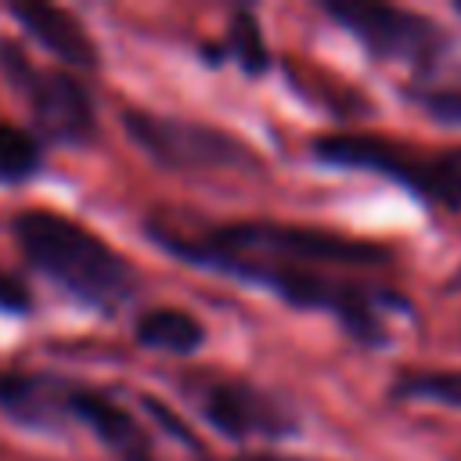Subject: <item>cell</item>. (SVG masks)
Instances as JSON below:
<instances>
[{
	"mask_svg": "<svg viewBox=\"0 0 461 461\" xmlns=\"http://www.w3.org/2000/svg\"><path fill=\"white\" fill-rule=\"evenodd\" d=\"M65 414L79 418L83 425H90V432L119 457V461H155L151 457V443L148 432L133 421L130 411H122L115 400H108L104 393L94 389H65L61 396Z\"/></svg>",
	"mask_w": 461,
	"mask_h": 461,
	"instance_id": "ba28073f",
	"label": "cell"
},
{
	"mask_svg": "<svg viewBox=\"0 0 461 461\" xmlns=\"http://www.w3.org/2000/svg\"><path fill=\"white\" fill-rule=\"evenodd\" d=\"M457 11H461V4H457Z\"/></svg>",
	"mask_w": 461,
	"mask_h": 461,
	"instance_id": "ac0fdd59",
	"label": "cell"
},
{
	"mask_svg": "<svg viewBox=\"0 0 461 461\" xmlns=\"http://www.w3.org/2000/svg\"><path fill=\"white\" fill-rule=\"evenodd\" d=\"M122 126L130 140L158 166L176 169V173H209V169H263L259 155L238 140L234 133L198 122V119H180V115H158V112H126Z\"/></svg>",
	"mask_w": 461,
	"mask_h": 461,
	"instance_id": "277c9868",
	"label": "cell"
},
{
	"mask_svg": "<svg viewBox=\"0 0 461 461\" xmlns=\"http://www.w3.org/2000/svg\"><path fill=\"white\" fill-rule=\"evenodd\" d=\"M61 393H54L50 382L32 378V375H0V411L25 421V425H54L61 407Z\"/></svg>",
	"mask_w": 461,
	"mask_h": 461,
	"instance_id": "8fae6325",
	"label": "cell"
},
{
	"mask_svg": "<svg viewBox=\"0 0 461 461\" xmlns=\"http://www.w3.org/2000/svg\"><path fill=\"white\" fill-rule=\"evenodd\" d=\"M238 461H313V457H285V454H245Z\"/></svg>",
	"mask_w": 461,
	"mask_h": 461,
	"instance_id": "e0dca14e",
	"label": "cell"
},
{
	"mask_svg": "<svg viewBox=\"0 0 461 461\" xmlns=\"http://www.w3.org/2000/svg\"><path fill=\"white\" fill-rule=\"evenodd\" d=\"M40 140L11 122H0V184H22L40 169Z\"/></svg>",
	"mask_w": 461,
	"mask_h": 461,
	"instance_id": "4fadbf2b",
	"label": "cell"
},
{
	"mask_svg": "<svg viewBox=\"0 0 461 461\" xmlns=\"http://www.w3.org/2000/svg\"><path fill=\"white\" fill-rule=\"evenodd\" d=\"M0 306H4V310H25V306H29V299H25V292H22L18 281L0 277Z\"/></svg>",
	"mask_w": 461,
	"mask_h": 461,
	"instance_id": "2e32d148",
	"label": "cell"
},
{
	"mask_svg": "<svg viewBox=\"0 0 461 461\" xmlns=\"http://www.w3.org/2000/svg\"><path fill=\"white\" fill-rule=\"evenodd\" d=\"M429 112H432L436 119H447V122H461V90L429 97Z\"/></svg>",
	"mask_w": 461,
	"mask_h": 461,
	"instance_id": "9a60e30c",
	"label": "cell"
},
{
	"mask_svg": "<svg viewBox=\"0 0 461 461\" xmlns=\"http://www.w3.org/2000/svg\"><path fill=\"white\" fill-rule=\"evenodd\" d=\"M11 14L22 22V29L43 43V50H50L54 58L79 65V68H94L97 65V47L86 36V29L61 7L54 4H11Z\"/></svg>",
	"mask_w": 461,
	"mask_h": 461,
	"instance_id": "9c48e42d",
	"label": "cell"
},
{
	"mask_svg": "<svg viewBox=\"0 0 461 461\" xmlns=\"http://www.w3.org/2000/svg\"><path fill=\"white\" fill-rule=\"evenodd\" d=\"M227 50H230V58L245 68V72H263L267 68V47H263V36H259V25L245 14V11H238L234 14V22H230V32H227Z\"/></svg>",
	"mask_w": 461,
	"mask_h": 461,
	"instance_id": "5bb4252c",
	"label": "cell"
},
{
	"mask_svg": "<svg viewBox=\"0 0 461 461\" xmlns=\"http://www.w3.org/2000/svg\"><path fill=\"white\" fill-rule=\"evenodd\" d=\"M396 400L461 407V371H407L393 385Z\"/></svg>",
	"mask_w": 461,
	"mask_h": 461,
	"instance_id": "7c38bea8",
	"label": "cell"
},
{
	"mask_svg": "<svg viewBox=\"0 0 461 461\" xmlns=\"http://www.w3.org/2000/svg\"><path fill=\"white\" fill-rule=\"evenodd\" d=\"M191 403L198 407V414L230 439H249V436H267V439H281L295 432V414L285 400H277L274 393L245 382V378H230V375H191L184 382Z\"/></svg>",
	"mask_w": 461,
	"mask_h": 461,
	"instance_id": "5b68a950",
	"label": "cell"
},
{
	"mask_svg": "<svg viewBox=\"0 0 461 461\" xmlns=\"http://www.w3.org/2000/svg\"><path fill=\"white\" fill-rule=\"evenodd\" d=\"M14 238L29 263L58 281L68 295L94 310H119L137 285L133 267L90 227L50 212L29 209L14 216Z\"/></svg>",
	"mask_w": 461,
	"mask_h": 461,
	"instance_id": "7a4b0ae2",
	"label": "cell"
},
{
	"mask_svg": "<svg viewBox=\"0 0 461 461\" xmlns=\"http://www.w3.org/2000/svg\"><path fill=\"white\" fill-rule=\"evenodd\" d=\"M313 155L342 169H364L385 176L425 202L461 209V148L418 151L371 133H328L313 140Z\"/></svg>",
	"mask_w": 461,
	"mask_h": 461,
	"instance_id": "3957f363",
	"label": "cell"
},
{
	"mask_svg": "<svg viewBox=\"0 0 461 461\" xmlns=\"http://www.w3.org/2000/svg\"><path fill=\"white\" fill-rule=\"evenodd\" d=\"M324 11L357 36L367 54L382 61H411V65H432L443 50V32L436 22L389 7V4H324Z\"/></svg>",
	"mask_w": 461,
	"mask_h": 461,
	"instance_id": "52a82bcc",
	"label": "cell"
},
{
	"mask_svg": "<svg viewBox=\"0 0 461 461\" xmlns=\"http://www.w3.org/2000/svg\"><path fill=\"white\" fill-rule=\"evenodd\" d=\"M133 339H137L144 349L187 357V353H198V349H202V342H205V324H202L198 317H191L187 310L155 306V310H148V313L137 317Z\"/></svg>",
	"mask_w": 461,
	"mask_h": 461,
	"instance_id": "30bf717a",
	"label": "cell"
},
{
	"mask_svg": "<svg viewBox=\"0 0 461 461\" xmlns=\"http://www.w3.org/2000/svg\"><path fill=\"white\" fill-rule=\"evenodd\" d=\"M0 61L7 68V76L14 79V86H22L29 94L36 126L58 140V144H86L97 133V115H94V101L90 94L65 72H36L22 47L14 43H0Z\"/></svg>",
	"mask_w": 461,
	"mask_h": 461,
	"instance_id": "8992f818",
	"label": "cell"
},
{
	"mask_svg": "<svg viewBox=\"0 0 461 461\" xmlns=\"http://www.w3.org/2000/svg\"><path fill=\"white\" fill-rule=\"evenodd\" d=\"M148 234L176 259L205 267V270L223 259L292 263V267H317V270L393 263V252L375 241L346 238V234L324 230V227L277 223V220H234V223L205 227L198 234H173L158 223H148Z\"/></svg>",
	"mask_w": 461,
	"mask_h": 461,
	"instance_id": "6da1fadb",
	"label": "cell"
}]
</instances>
